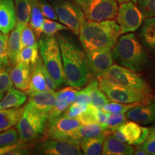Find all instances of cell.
Masks as SVG:
<instances>
[{"label":"cell","instance_id":"obj_40","mask_svg":"<svg viewBox=\"0 0 155 155\" xmlns=\"http://www.w3.org/2000/svg\"><path fill=\"white\" fill-rule=\"evenodd\" d=\"M19 141L18 133L15 128L12 127L9 130L0 133V147L14 144Z\"/></svg>","mask_w":155,"mask_h":155},{"label":"cell","instance_id":"obj_3","mask_svg":"<svg viewBox=\"0 0 155 155\" xmlns=\"http://www.w3.org/2000/svg\"><path fill=\"white\" fill-rule=\"evenodd\" d=\"M112 56L116 63L135 72L147 68L150 63L144 46L132 33L119 37L113 48Z\"/></svg>","mask_w":155,"mask_h":155},{"label":"cell","instance_id":"obj_27","mask_svg":"<svg viewBox=\"0 0 155 155\" xmlns=\"http://www.w3.org/2000/svg\"><path fill=\"white\" fill-rule=\"evenodd\" d=\"M33 0H15L17 21L22 25H28Z\"/></svg>","mask_w":155,"mask_h":155},{"label":"cell","instance_id":"obj_23","mask_svg":"<svg viewBox=\"0 0 155 155\" xmlns=\"http://www.w3.org/2000/svg\"><path fill=\"white\" fill-rule=\"evenodd\" d=\"M26 25L17 22L15 28L9 32L7 42V50L11 65L17 63V58L20 50H22L21 32Z\"/></svg>","mask_w":155,"mask_h":155},{"label":"cell","instance_id":"obj_46","mask_svg":"<svg viewBox=\"0 0 155 155\" xmlns=\"http://www.w3.org/2000/svg\"><path fill=\"white\" fill-rule=\"evenodd\" d=\"M108 119V113L107 112L103 111L101 108H98V124L101 126V127L105 128L106 123Z\"/></svg>","mask_w":155,"mask_h":155},{"label":"cell","instance_id":"obj_6","mask_svg":"<svg viewBox=\"0 0 155 155\" xmlns=\"http://www.w3.org/2000/svg\"><path fill=\"white\" fill-rule=\"evenodd\" d=\"M48 114L25 109L16 124L19 140L23 143L35 141L45 133Z\"/></svg>","mask_w":155,"mask_h":155},{"label":"cell","instance_id":"obj_19","mask_svg":"<svg viewBox=\"0 0 155 155\" xmlns=\"http://www.w3.org/2000/svg\"><path fill=\"white\" fill-rule=\"evenodd\" d=\"M125 135L127 144L139 145L144 142L149 134V128L139 126L134 121H127L119 127Z\"/></svg>","mask_w":155,"mask_h":155},{"label":"cell","instance_id":"obj_30","mask_svg":"<svg viewBox=\"0 0 155 155\" xmlns=\"http://www.w3.org/2000/svg\"><path fill=\"white\" fill-rule=\"evenodd\" d=\"M127 119L124 114L108 113V119L104 128V134L106 136L111 135L122 124L127 121Z\"/></svg>","mask_w":155,"mask_h":155},{"label":"cell","instance_id":"obj_1","mask_svg":"<svg viewBox=\"0 0 155 155\" xmlns=\"http://www.w3.org/2000/svg\"><path fill=\"white\" fill-rule=\"evenodd\" d=\"M61 49L65 83L81 88L88 81L89 71L86 55L71 38L63 34L56 35Z\"/></svg>","mask_w":155,"mask_h":155},{"label":"cell","instance_id":"obj_5","mask_svg":"<svg viewBox=\"0 0 155 155\" xmlns=\"http://www.w3.org/2000/svg\"><path fill=\"white\" fill-rule=\"evenodd\" d=\"M98 80L104 82L138 91L154 94L150 85L135 71L119 65H112Z\"/></svg>","mask_w":155,"mask_h":155},{"label":"cell","instance_id":"obj_37","mask_svg":"<svg viewBox=\"0 0 155 155\" xmlns=\"http://www.w3.org/2000/svg\"><path fill=\"white\" fill-rule=\"evenodd\" d=\"M98 85V82L96 81H92L86 88L82 90L77 91L76 96H75L74 101L75 103H81V104H90L91 102V98L90 93L91 90L94 88V86Z\"/></svg>","mask_w":155,"mask_h":155},{"label":"cell","instance_id":"obj_51","mask_svg":"<svg viewBox=\"0 0 155 155\" xmlns=\"http://www.w3.org/2000/svg\"><path fill=\"white\" fill-rule=\"evenodd\" d=\"M5 93H0V100L3 98V96H5Z\"/></svg>","mask_w":155,"mask_h":155},{"label":"cell","instance_id":"obj_41","mask_svg":"<svg viewBox=\"0 0 155 155\" xmlns=\"http://www.w3.org/2000/svg\"><path fill=\"white\" fill-rule=\"evenodd\" d=\"M137 2L144 18L155 17V0H138Z\"/></svg>","mask_w":155,"mask_h":155},{"label":"cell","instance_id":"obj_50","mask_svg":"<svg viewBox=\"0 0 155 155\" xmlns=\"http://www.w3.org/2000/svg\"><path fill=\"white\" fill-rule=\"evenodd\" d=\"M70 1H72V2H74L77 3L78 5H79L81 7V5H83V3H84V2L86 1V0H70Z\"/></svg>","mask_w":155,"mask_h":155},{"label":"cell","instance_id":"obj_35","mask_svg":"<svg viewBox=\"0 0 155 155\" xmlns=\"http://www.w3.org/2000/svg\"><path fill=\"white\" fill-rule=\"evenodd\" d=\"M36 35L34 31L29 25H27L22 29L21 32V43L22 48L25 47H33L38 44L36 41Z\"/></svg>","mask_w":155,"mask_h":155},{"label":"cell","instance_id":"obj_20","mask_svg":"<svg viewBox=\"0 0 155 155\" xmlns=\"http://www.w3.org/2000/svg\"><path fill=\"white\" fill-rule=\"evenodd\" d=\"M138 35L144 48L155 56V17L144 19Z\"/></svg>","mask_w":155,"mask_h":155},{"label":"cell","instance_id":"obj_32","mask_svg":"<svg viewBox=\"0 0 155 155\" xmlns=\"http://www.w3.org/2000/svg\"><path fill=\"white\" fill-rule=\"evenodd\" d=\"M69 30L65 25L49 19H45L42 27V33L47 36H55L60 31Z\"/></svg>","mask_w":155,"mask_h":155},{"label":"cell","instance_id":"obj_34","mask_svg":"<svg viewBox=\"0 0 155 155\" xmlns=\"http://www.w3.org/2000/svg\"><path fill=\"white\" fill-rule=\"evenodd\" d=\"M139 103H133V104H121V103L114 102L108 103L101 108L103 111L111 114H126L131 109L134 107Z\"/></svg>","mask_w":155,"mask_h":155},{"label":"cell","instance_id":"obj_12","mask_svg":"<svg viewBox=\"0 0 155 155\" xmlns=\"http://www.w3.org/2000/svg\"><path fill=\"white\" fill-rule=\"evenodd\" d=\"M40 154L48 155H81L80 142L63 139H45L37 146Z\"/></svg>","mask_w":155,"mask_h":155},{"label":"cell","instance_id":"obj_10","mask_svg":"<svg viewBox=\"0 0 155 155\" xmlns=\"http://www.w3.org/2000/svg\"><path fill=\"white\" fill-rule=\"evenodd\" d=\"M81 7L86 19L95 22L114 19L119 9L117 0H86Z\"/></svg>","mask_w":155,"mask_h":155},{"label":"cell","instance_id":"obj_42","mask_svg":"<svg viewBox=\"0 0 155 155\" xmlns=\"http://www.w3.org/2000/svg\"><path fill=\"white\" fill-rule=\"evenodd\" d=\"M87 106H88V104L73 102L68 106L66 111L64 112L63 115L69 118H76L79 114L86 109Z\"/></svg>","mask_w":155,"mask_h":155},{"label":"cell","instance_id":"obj_4","mask_svg":"<svg viewBox=\"0 0 155 155\" xmlns=\"http://www.w3.org/2000/svg\"><path fill=\"white\" fill-rule=\"evenodd\" d=\"M39 51L45 67L57 85L58 88L65 83L61 49L55 36L41 35L38 38Z\"/></svg>","mask_w":155,"mask_h":155},{"label":"cell","instance_id":"obj_15","mask_svg":"<svg viewBox=\"0 0 155 155\" xmlns=\"http://www.w3.org/2000/svg\"><path fill=\"white\" fill-rule=\"evenodd\" d=\"M77 91V88L70 86L56 92L57 96L55 104L48 114L47 122L53 121L63 115L68 106L74 101Z\"/></svg>","mask_w":155,"mask_h":155},{"label":"cell","instance_id":"obj_47","mask_svg":"<svg viewBox=\"0 0 155 155\" xmlns=\"http://www.w3.org/2000/svg\"><path fill=\"white\" fill-rule=\"evenodd\" d=\"M113 136L115 137V138L119 139V141H123V142L124 143H127V138H126L125 135L124 134V133L122 132V131L119 129V128H118V129L114 131L113 133Z\"/></svg>","mask_w":155,"mask_h":155},{"label":"cell","instance_id":"obj_49","mask_svg":"<svg viewBox=\"0 0 155 155\" xmlns=\"http://www.w3.org/2000/svg\"><path fill=\"white\" fill-rule=\"evenodd\" d=\"M119 4H122V3H127V2H133L134 4H137L138 0H117Z\"/></svg>","mask_w":155,"mask_h":155},{"label":"cell","instance_id":"obj_48","mask_svg":"<svg viewBox=\"0 0 155 155\" xmlns=\"http://www.w3.org/2000/svg\"><path fill=\"white\" fill-rule=\"evenodd\" d=\"M134 154L137 155H147L148 154L144 150L141 148L139 145H137L135 148H134Z\"/></svg>","mask_w":155,"mask_h":155},{"label":"cell","instance_id":"obj_36","mask_svg":"<svg viewBox=\"0 0 155 155\" xmlns=\"http://www.w3.org/2000/svg\"><path fill=\"white\" fill-rule=\"evenodd\" d=\"M8 37L9 34L0 35V68L11 65L7 50Z\"/></svg>","mask_w":155,"mask_h":155},{"label":"cell","instance_id":"obj_16","mask_svg":"<svg viewBox=\"0 0 155 155\" xmlns=\"http://www.w3.org/2000/svg\"><path fill=\"white\" fill-rule=\"evenodd\" d=\"M126 114L127 119L136 123L150 124L155 121V103H139Z\"/></svg>","mask_w":155,"mask_h":155},{"label":"cell","instance_id":"obj_21","mask_svg":"<svg viewBox=\"0 0 155 155\" xmlns=\"http://www.w3.org/2000/svg\"><path fill=\"white\" fill-rule=\"evenodd\" d=\"M42 61L41 58H39L38 62L34 65H31V74L30 84L28 90L25 91L27 95L39 92L48 91H49L46 84L45 77L42 70Z\"/></svg>","mask_w":155,"mask_h":155},{"label":"cell","instance_id":"obj_14","mask_svg":"<svg viewBox=\"0 0 155 155\" xmlns=\"http://www.w3.org/2000/svg\"><path fill=\"white\" fill-rule=\"evenodd\" d=\"M57 93L55 91L39 92L29 95L25 109L32 110L42 114H49L55 105Z\"/></svg>","mask_w":155,"mask_h":155},{"label":"cell","instance_id":"obj_25","mask_svg":"<svg viewBox=\"0 0 155 155\" xmlns=\"http://www.w3.org/2000/svg\"><path fill=\"white\" fill-rule=\"evenodd\" d=\"M106 137L107 136L104 134L96 137L81 139L80 147L83 154L86 155H98L101 154L103 145Z\"/></svg>","mask_w":155,"mask_h":155},{"label":"cell","instance_id":"obj_26","mask_svg":"<svg viewBox=\"0 0 155 155\" xmlns=\"http://www.w3.org/2000/svg\"><path fill=\"white\" fill-rule=\"evenodd\" d=\"M44 19L45 17L40 9L38 0H33L28 25L34 31L37 38H40L42 35V27Z\"/></svg>","mask_w":155,"mask_h":155},{"label":"cell","instance_id":"obj_11","mask_svg":"<svg viewBox=\"0 0 155 155\" xmlns=\"http://www.w3.org/2000/svg\"><path fill=\"white\" fill-rule=\"evenodd\" d=\"M116 20L121 28V34H124L135 32L140 28L144 17L136 4L127 2L120 4Z\"/></svg>","mask_w":155,"mask_h":155},{"label":"cell","instance_id":"obj_33","mask_svg":"<svg viewBox=\"0 0 155 155\" xmlns=\"http://www.w3.org/2000/svg\"><path fill=\"white\" fill-rule=\"evenodd\" d=\"M91 102V104L97 108H101L104 105L110 102V99L106 96L104 92L101 89H98V85L94 87L90 93Z\"/></svg>","mask_w":155,"mask_h":155},{"label":"cell","instance_id":"obj_2","mask_svg":"<svg viewBox=\"0 0 155 155\" xmlns=\"http://www.w3.org/2000/svg\"><path fill=\"white\" fill-rule=\"evenodd\" d=\"M121 35L119 25L114 19L95 22L85 19L79 31V39L86 52L112 48Z\"/></svg>","mask_w":155,"mask_h":155},{"label":"cell","instance_id":"obj_17","mask_svg":"<svg viewBox=\"0 0 155 155\" xmlns=\"http://www.w3.org/2000/svg\"><path fill=\"white\" fill-rule=\"evenodd\" d=\"M17 23L15 0H0V32L9 34Z\"/></svg>","mask_w":155,"mask_h":155},{"label":"cell","instance_id":"obj_22","mask_svg":"<svg viewBox=\"0 0 155 155\" xmlns=\"http://www.w3.org/2000/svg\"><path fill=\"white\" fill-rule=\"evenodd\" d=\"M101 154L104 155H132L134 148L131 145L119 141L111 135L106 137Z\"/></svg>","mask_w":155,"mask_h":155},{"label":"cell","instance_id":"obj_28","mask_svg":"<svg viewBox=\"0 0 155 155\" xmlns=\"http://www.w3.org/2000/svg\"><path fill=\"white\" fill-rule=\"evenodd\" d=\"M104 134V129L99 124H93L81 126L76 131L77 138L79 140L82 139L93 138Z\"/></svg>","mask_w":155,"mask_h":155},{"label":"cell","instance_id":"obj_13","mask_svg":"<svg viewBox=\"0 0 155 155\" xmlns=\"http://www.w3.org/2000/svg\"><path fill=\"white\" fill-rule=\"evenodd\" d=\"M90 72L97 78L105 73L114 63L111 48H104L86 52Z\"/></svg>","mask_w":155,"mask_h":155},{"label":"cell","instance_id":"obj_38","mask_svg":"<svg viewBox=\"0 0 155 155\" xmlns=\"http://www.w3.org/2000/svg\"><path fill=\"white\" fill-rule=\"evenodd\" d=\"M11 65L0 68V93H5L13 87V83L11 80L9 71Z\"/></svg>","mask_w":155,"mask_h":155},{"label":"cell","instance_id":"obj_44","mask_svg":"<svg viewBox=\"0 0 155 155\" xmlns=\"http://www.w3.org/2000/svg\"><path fill=\"white\" fill-rule=\"evenodd\" d=\"M27 147L26 143H23L22 141H19L14 144H10L5 145V146L0 147V155L4 154H8L10 152H12L15 150L20 148H24V147Z\"/></svg>","mask_w":155,"mask_h":155},{"label":"cell","instance_id":"obj_39","mask_svg":"<svg viewBox=\"0 0 155 155\" xmlns=\"http://www.w3.org/2000/svg\"><path fill=\"white\" fill-rule=\"evenodd\" d=\"M139 146L148 154L155 155V124L149 128L147 139Z\"/></svg>","mask_w":155,"mask_h":155},{"label":"cell","instance_id":"obj_43","mask_svg":"<svg viewBox=\"0 0 155 155\" xmlns=\"http://www.w3.org/2000/svg\"><path fill=\"white\" fill-rule=\"evenodd\" d=\"M38 2L44 17L52 20H58V17L53 7H52L45 0H38Z\"/></svg>","mask_w":155,"mask_h":155},{"label":"cell","instance_id":"obj_24","mask_svg":"<svg viewBox=\"0 0 155 155\" xmlns=\"http://www.w3.org/2000/svg\"><path fill=\"white\" fill-rule=\"evenodd\" d=\"M24 111V108H11L0 110V133L16 126Z\"/></svg>","mask_w":155,"mask_h":155},{"label":"cell","instance_id":"obj_45","mask_svg":"<svg viewBox=\"0 0 155 155\" xmlns=\"http://www.w3.org/2000/svg\"><path fill=\"white\" fill-rule=\"evenodd\" d=\"M42 70L45 77V80L46 84H47V86L48 89H49V91H54L56 89H58V86L57 85H56L55 81L53 80V78H52L51 75H50L49 72L48 71V70L46 69L43 63H42Z\"/></svg>","mask_w":155,"mask_h":155},{"label":"cell","instance_id":"obj_18","mask_svg":"<svg viewBox=\"0 0 155 155\" xmlns=\"http://www.w3.org/2000/svg\"><path fill=\"white\" fill-rule=\"evenodd\" d=\"M11 66L9 75L13 85L17 89L25 92L30 84L31 65L22 62H17Z\"/></svg>","mask_w":155,"mask_h":155},{"label":"cell","instance_id":"obj_7","mask_svg":"<svg viewBox=\"0 0 155 155\" xmlns=\"http://www.w3.org/2000/svg\"><path fill=\"white\" fill-rule=\"evenodd\" d=\"M51 4L61 22L76 35L86 19L81 6L70 0H52Z\"/></svg>","mask_w":155,"mask_h":155},{"label":"cell","instance_id":"obj_29","mask_svg":"<svg viewBox=\"0 0 155 155\" xmlns=\"http://www.w3.org/2000/svg\"><path fill=\"white\" fill-rule=\"evenodd\" d=\"M39 58L38 44L33 47H25L22 48L17 58V62H22L32 65L38 62Z\"/></svg>","mask_w":155,"mask_h":155},{"label":"cell","instance_id":"obj_9","mask_svg":"<svg viewBox=\"0 0 155 155\" xmlns=\"http://www.w3.org/2000/svg\"><path fill=\"white\" fill-rule=\"evenodd\" d=\"M81 124L76 118H69L61 115L53 121L47 122L45 139H63L80 142L77 138L76 131Z\"/></svg>","mask_w":155,"mask_h":155},{"label":"cell","instance_id":"obj_52","mask_svg":"<svg viewBox=\"0 0 155 155\" xmlns=\"http://www.w3.org/2000/svg\"><path fill=\"white\" fill-rule=\"evenodd\" d=\"M153 76H154V83H155V70H154V73H153Z\"/></svg>","mask_w":155,"mask_h":155},{"label":"cell","instance_id":"obj_31","mask_svg":"<svg viewBox=\"0 0 155 155\" xmlns=\"http://www.w3.org/2000/svg\"><path fill=\"white\" fill-rule=\"evenodd\" d=\"M76 118L82 125L98 124V108L92 104H88L86 109Z\"/></svg>","mask_w":155,"mask_h":155},{"label":"cell","instance_id":"obj_53","mask_svg":"<svg viewBox=\"0 0 155 155\" xmlns=\"http://www.w3.org/2000/svg\"><path fill=\"white\" fill-rule=\"evenodd\" d=\"M1 34H2V32H0V35H1Z\"/></svg>","mask_w":155,"mask_h":155},{"label":"cell","instance_id":"obj_8","mask_svg":"<svg viewBox=\"0 0 155 155\" xmlns=\"http://www.w3.org/2000/svg\"><path fill=\"white\" fill-rule=\"evenodd\" d=\"M100 89L104 92L110 100L121 104L145 103L155 101V94L131 90L124 87L114 86L98 80Z\"/></svg>","mask_w":155,"mask_h":155}]
</instances>
